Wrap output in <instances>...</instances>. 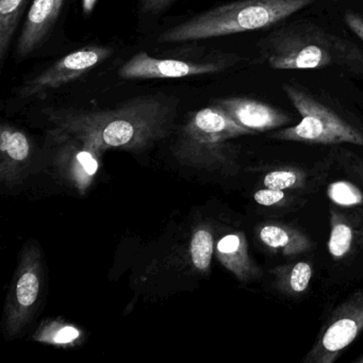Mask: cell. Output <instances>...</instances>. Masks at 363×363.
<instances>
[{
  "instance_id": "cell-1",
  "label": "cell",
  "mask_w": 363,
  "mask_h": 363,
  "mask_svg": "<svg viewBox=\"0 0 363 363\" xmlns=\"http://www.w3.org/2000/svg\"><path fill=\"white\" fill-rule=\"evenodd\" d=\"M52 137L79 142L97 155L109 150L142 152L164 139L176 116L171 99L135 97L113 109H46Z\"/></svg>"
},
{
  "instance_id": "cell-2",
  "label": "cell",
  "mask_w": 363,
  "mask_h": 363,
  "mask_svg": "<svg viewBox=\"0 0 363 363\" xmlns=\"http://www.w3.org/2000/svg\"><path fill=\"white\" fill-rule=\"evenodd\" d=\"M257 46L258 62L278 71L337 67L363 75V50L309 20L277 25Z\"/></svg>"
},
{
  "instance_id": "cell-3",
  "label": "cell",
  "mask_w": 363,
  "mask_h": 363,
  "mask_svg": "<svg viewBox=\"0 0 363 363\" xmlns=\"http://www.w3.org/2000/svg\"><path fill=\"white\" fill-rule=\"evenodd\" d=\"M316 0H237L203 12L159 37V43H184L272 28Z\"/></svg>"
},
{
  "instance_id": "cell-4",
  "label": "cell",
  "mask_w": 363,
  "mask_h": 363,
  "mask_svg": "<svg viewBox=\"0 0 363 363\" xmlns=\"http://www.w3.org/2000/svg\"><path fill=\"white\" fill-rule=\"evenodd\" d=\"M255 135L235 123L216 104L194 112L184 123L174 144L173 154L186 167L207 171L237 167L238 147L231 140Z\"/></svg>"
},
{
  "instance_id": "cell-5",
  "label": "cell",
  "mask_w": 363,
  "mask_h": 363,
  "mask_svg": "<svg viewBox=\"0 0 363 363\" xmlns=\"http://www.w3.org/2000/svg\"><path fill=\"white\" fill-rule=\"evenodd\" d=\"M282 91L301 116V122L272 135L279 141L318 145L354 144L363 147V129L329 101L296 82H284Z\"/></svg>"
},
{
  "instance_id": "cell-6",
  "label": "cell",
  "mask_w": 363,
  "mask_h": 363,
  "mask_svg": "<svg viewBox=\"0 0 363 363\" xmlns=\"http://www.w3.org/2000/svg\"><path fill=\"white\" fill-rule=\"evenodd\" d=\"M42 284L41 252L37 244H27L6 306L5 331L10 339L18 335L33 318L41 295Z\"/></svg>"
},
{
  "instance_id": "cell-7",
  "label": "cell",
  "mask_w": 363,
  "mask_h": 363,
  "mask_svg": "<svg viewBox=\"0 0 363 363\" xmlns=\"http://www.w3.org/2000/svg\"><path fill=\"white\" fill-rule=\"evenodd\" d=\"M363 331V290L333 310L303 363H333Z\"/></svg>"
},
{
  "instance_id": "cell-8",
  "label": "cell",
  "mask_w": 363,
  "mask_h": 363,
  "mask_svg": "<svg viewBox=\"0 0 363 363\" xmlns=\"http://www.w3.org/2000/svg\"><path fill=\"white\" fill-rule=\"evenodd\" d=\"M242 60L237 55H227L206 62L172 60L152 58L146 52H140L129 59L120 69L118 75L123 79H165L189 76L207 75L226 71Z\"/></svg>"
},
{
  "instance_id": "cell-9",
  "label": "cell",
  "mask_w": 363,
  "mask_h": 363,
  "mask_svg": "<svg viewBox=\"0 0 363 363\" xmlns=\"http://www.w3.org/2000/svg\"><path fill=\"white\" fill-rule=\"evenodd\" d=\"M113 50L105 46H88L61 58L42 72L37 77L27 82L18 92L20 99L42 96L48 91L60 88L82 77L97 65L107 60Z\"/></svg>"
},
{
  "instance_id": "cell-10",
  "label": "cell",
  "mask_w": 363,
  "mask_h": 363,
  "mask_svg": "<svg viewBox=\"0 0 363 363\" xmlns=\"http://www.w3.org/2000/svg\"><path fill=\"white\" fill-rule=\"evenodd\" d=\"M235 123L255 133L275 130L292 123L290 114L248 97H225L214 101Z\"/></svg>"
},
{
  "instance_id": "cell-11",
  "label": "cell",
  "mask_w": 363,
  "mask_h": 363,
  "mask_svg": "<svg viewBox=\"0 0 363 363\" xmlns=\"http://www.w3.org/2000/svg\"><path fill=\"white\" fill-rule=\"evenodd\" d=\"M31 144L28 137L11 125L0 128V182L8 188L18 184L30 161Z\"/></svg>"
},
{
  "instance_id": "cell-12",
  "label": "cell",
  "mask_w": 363,
  "mask_h": 363,
  "mask_svg": "<svg viewBox=\"0 0 363 363\" xmlns=\"http://www.w3.org/2000/svg\"><path fill=\"white\" fill-rule=\"evenodd\" d=\"M61 144L62 147L56 156L57 165L69 182L80 193H84L99 169V155L74 140H67Z\"/></svg>"
},
{
  "instance_id": "cell-13",
  "label": "cell",
  "mask_w": 363,
  "mask_h": 363,
  "mask_svg": "<svg viewBox=\"0 0 363 363\" xmlns=\"http://www.w3.org/2000/svg\"><path fill=\"white\" fill-rule=\"evenodd\" d=\"M65 0H35L18 39L16 52L20 58L29 56L45 39L61 13Z\"/></svg>"
},
{
  "instance_id": "cell-14",
  "label": "cell",
  "mask_w": 363,
  "mask_h": 363,
  "mask_svg": "<svg viewBox=\"0 0 363 363\" xmlns=\"http://www.w3.org/2000/svg\"><path fill=\"white\" fill-rule=\"evenodd\" d=\"M216 256L241 281L258 279L262 276L260 267L248 254L247 241L243 233H229L222 238L216 245Z\"/></svg>"
},
{
  "instance_id": "cell-15",
  "label": "cell",
  "mask_w": 363,
  "mask_h": 363,
  "mask_svg": "<svg viewBox=\"0 0 363 363\" xmlns=\"http://www.w3.org/2000/svg\"><path fill=\"white\" fill-rule=\"evenodd\" d=\"M259 238L272 252H281L284 256H296L312 248V242L303 233L284 225H263Z\"/></svg>"
},
{
  "instance_id": "cell-16",
  "label": "cell",
  "mask_w": 363,
  "mask_h": 363,
  "mask_svg": "<svg viewBox=\"0 0 363 363\" xmlns=\"http://www.w3.org/2000/svg\"><path fill=\"white\" fill-rule=\"evenodd\" d=\"M27 0H0V61L3 65Z\"/></svg>"
},
{
  "instance_id": "cell-17",
  "label": "cell",
  "mask_w": 363,
  "mask_h": 363,
  "mask_svg": "<svg viewBox=\"0 0 363 363\" xmlns=\"http://www.w3.org/2000/svg\"><path fill=\"white\" fill-rule=\"evenodd\" d=\"M278 286L289 294H301L307 290L311 281V265L307 262H298L296 264L280 267L274 269Z\"/></svg>"
},
{
  "instance_id": "cell-18",
  "label": "cell",
  "mask_w": 363,
  "mask_h": 363,
  "mask_svg": "<svg viewBox=\"0 0 363 363\" xmlns=\"http://www.w3.org/2000/svg\"><path fill=\"white\" fill-rule=\"evenodd\" d=\"M213 235L210 229L201 227L193 233L190 255L193 265L201 274H208L211 269L214 248Z\"/></svg>"
},
{
  "instance_id": "cell-19",
  "label": "cell",
  "mask_w": 363,
  "mask_h": 363,
  "mask_svg": "<svg viewBox=\"0 0 363 363\" xmlns=\"http://www.w3.org/2000/svg\"><path fill=\"white\" fill-rule=\"evenodd\" d=\"M331 231L328 241V250L335 259H341L348 254L352 248L354 233L352 227L339 218L337 214H331Z\"/></svg>"
},
{
  "instance_id": "cell-20",
  "label": "cell",
  "mask_w": 363,
  "mask_h": 363,
  "mask_svg": "<svg viewBox=\"0 0 363 363\" xmlns=\"http://www.w3.org/2000/svg\"><path fill=\"white\" fill-rule=\"evenodd\" d=\"M80 331L76 327L63 323L54 322L38 331L35 339L54 345H67L79 339Z\"/></svg>"
},
{
  "instance_id": "cell-21",
  "label": "cell",
  "mask_w": 363,
  "mask_h": 363,
  "mask_svg": "<svg viewBox=\"0 0 363 363\" xmlns=\"http://www.w3.org/2000/svg\"><path fill=\"white\" fill-rule=\"evenodd\" d=\"M327 194L333 203L344 207L359 205L363 201L361 191L348 182H333L328 186Z\"/></svg>"
},
{
  "instance_id": "cell-22",
  "label": "cell",
  "mask_w": 363,
  "mask_h": 363,
  "mask_svg": "<svg viewBox=\"0 0 363 363\" xmlns=\"http://www.w3.org/2000/svg\"><path fill=\"white\" fill-rule=\"evenodd\" d=\"M303 184V176L295 169H277L269 172L264 176L263 184L265 188L274 190H288L297 188Z\"/></svg>"
},
{
  "instance_id": "cell-23",
  "label": "cell",
  "mask_w": 363,
  "mask_h": 363,
  "mask_svg": "<svg viewBox=\"0 0 363 363\" xmlns=\"http://www.w3.org/2000/svg\"><path fill=\"white\" fill-rule=\"evenodd\" d=\"M286 199V193L281 190H274V189L265 188L257 191L254 195V199L257 203L261 206H274L281 203Z\"/></svg>"
},
{
  "instance_id": "cell-24",
  "label": "cell",
  "mask_w": 363,
  "mask_h": 363,
  "mask_svg": "<svg viewBox=\"0 0 363 363\" xmlns=\"http://www.w3.org/2000/svg\"><path fill=\"white\" fill-rule=\"evenodd\" d=\"M344 22L352 33L363 42V14L346 11L344 14Z\"/></svg>"
},
{
  "instance_id": "cell-25",
  "label": "cell",
  "mask_w": 363,
  "mask_h": 363,
  "mask_svg": "<svg viewBox=\"0 0 363 363\" xmlns=\"http://www.w3.org/2000/svg\"><path fill=\"white\" fill-rule=\"evenodd\" d=\"M174 1L175 0H142V11L144 13H158Z\"/></svg>"
},
{
  "instance_id": "cell-26",
  "label": "cell",
  "mask_w": 363,
  "mask_h": 363,
  "mask_svg": "<svg viewBox=\"0 0 363 363\" xmlns=\"http://www.w3.org/2000/svg\"><path fill=\"white\" fill-rule=\"evenodd\" d=\"M97 0H82V9L84 14H90L96 6Z\"/></svg>"
},
{
  "instance_id": "cell-27",
  "label": "cell",
  "mask_w": 363,
  "mask_h": 363,
  "mask_svg": "<svg viewBox=\"0 0 363 363\" xmlns=\"http://www.w3.org/2000/svg\"><path fill=\"white\" fill-rule=\"evenodd\" d=\"M354 362H356V363H363V354H361V356L359 357L358 359H356V360H354Z\"/></svg>"
}]
</instances>
